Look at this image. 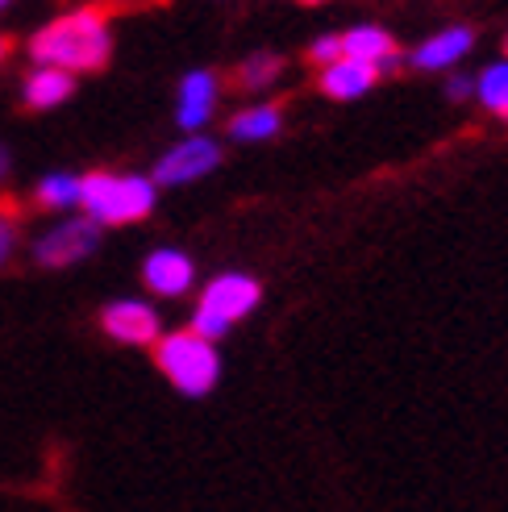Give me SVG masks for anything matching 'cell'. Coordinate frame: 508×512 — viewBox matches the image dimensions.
Segmentation results:
<instances>
[{"mask_svg":"<svg viewBox=\"0 0 508 512\" xmlns=\"http://www.w3.org/2000/svg\"><path fill=\"white\" fill-rule=\"evenodd\" d=\"M309 59H313L317 67L338 63V59H342V34H325V38H317V42L309 46Z\"/></svg>","mask_w":508,"mask_h":512,"instance_id":"18","label":"cell"},{"mask_svg":"<svg viewBox=\"0 0 508 512\" xmlns=\"http://www.w3.org/2000/svg\"><path fill=\"white\" fill-rule=\"evenodd\" d=\"M155 363L159 371L171 379L175 392L184 396H205L213 392V383L221 375V358L217 346L209 338L192 334V329H180V334H167L155 342Z\"/></svg>","mask_w":508,"mask_h":512,"instance_id":"3","label":"cell"},{"mask_svg":"<svg viewBox=\"0 0 508 512\" xmlns=\"http://www.w3.org/2000/svg\"><path fill=\"white\" fill-rule=\"evenodd\" d=\"M504 50H508V38H504Z\"/></svg>","mask_w":508,"mask_h":512,"instance_id":"25","label":"cell"},{"mask_svg":"<svg viewBox=\"0 0 508 512\" xmlns=\"http://www.w3.org/2000/svg\"><path fill=\"white\" fill-rule=\"evenodd\" d=\"M259 296H263V288L254 284L250 275H238V271L217 275L213 284L200 292V304H196L188 329L200 334V338L217 342V338L230 334L234 321H242V317H250L254 309H259Z\"/></svg>","mask_w":508,"mask_h":512,"instance_id":"4","label":"cell"},{"mask_svg":"<svg viewBox=\"0 0 508 512\" xmlns=\"http://www.w3.org/2000/svg\"><path fill=\"white\" fill-rule=\"evenodd\" d=\"M100 329L121 346H155L163 338L159 313L142 300H113L109 309L100 313Z\"/></svg>","mask_w":508,"mask_h":512,"instance_id":"7","label":"cell"},{"mask_svg":"<svg viewBox=\"0 0 508 512\" xmlns=\"http://www.w3.org/2000/svg\"><path fill=\"white\" fill-rule=\"evenodd\" d=\"M13 250H17V221L0 213V267L13 259Z\"/></svg>","mask_w":508,"mask_h":512,"instance_id":"19","label":"cell"},{"mask_svg":"<svg viewBox=\"0 0 508 512\" xmlns=\"http://www.w3.org/2000/svg\"><path fill=\"white\" fill-rule=\"evenodd\" d=\"M5 5H9V0H0V9H5Z\"/></svg>","mask_w":508,"mask_h":512,"instance_id":"24","label":"cell"},{"mask_svg":"<svg viewBox=\"0 0 508 512\" xmlns=\"http://www.w3.org/2000/svg\"><path fill=\"white\" fill-rule=\"evenodd\" d=\"M342 59L371 63L379 75H388L400 67V50H396L392 34L379 30V25H354V30L342 34Z\"/></svg>","mask_w":508,"mask_h":512,"instance_id":"8","label":"cell"},{"mask_svg":"<svg viewBox=\"0 0 508 512\" xmlns=\"http://www.w3.org/2000/svg\"><path fill=\"white\" fill-rule=\"evenodd\" d=\"M471 42H475V34L467 30V25H450V30L434 34L429 42H421V46L413 50V67H421V71L454 67V63H459L467 50H471Z\"/></svg>","mask_w":508,"mask_h":512,"instance_id":"11","label":"cell"},{"mask_svg":"<svg viewBox=\"0 0 508 512\" xmlns=\"http://www.w3.org/2000/svg\"><path fill=\"white\" fill-rule=\"evenodd\" d=\"M300 5H321V0H300Z\"/></svg>","mask_w":508,"mask_h":512,"instance_id":"23","label":"cell"},{"mask_svg":"<svg viewBox=\"0 0 508 512\" xmlns=\"http://www.w3.org/2000/svg\"><path fill=\"white\" fill-rule=\"evenodd\" d=\"M30 55H34L38 67H59L67 75L100 71L113 55L109 21L100 9H80V13L55 17L30 38Z\"/></svg>","mask_w":508,"mask_h":512,"instance_id":"1","label":"cell"},{"mask_svg":"<svg viewBox=\"0 0 508 512\" xmlns=\"http://www.w3.org/2000/svg\"><path fill=\"white\" fill-rule=\"evenodd\" d=\"M96 246H100V225L92 217H67L38 238L34 259L42 267H71V263L88 259Z\"/></svg>","mask_w":508,"mask_h":512,"instance_id":"5","label":"cell"},{"mask_svg":"<svg viewBox=\"0 0 508 512\" xmlns=\"http://www.w3.org/2000/svg\"><path fill=\"white\" fill-rule=\"evenodd\" d=\"M142 279L155 296H184L192 288V279H196V267L180 250H155L142 263Z\"/></svg>","mask_w":508,"mask_h":512,"instance_id":"9","label":"cell"},{"mask_svg":"<svg viewBox=\"0 0 508 512\" xmlns=\"http://www.w3.org/2000/svg\"><path fill=\"white\" fill-rule=\"evenodd\" d=\"M0 63H5V38H0Z\"/></svg>","mask_w":508,"mask_h":512,"instance_id":"22","label":"cell"},{"mask_svg":"<svg viewBox=\"0 0 508 512\" xmlns=\"http://www.w3.org/2000/svg\"><path fill=\"white\" fill-rule=\"evenodd\" d=\"M80 184H84L80 175L55 171V175H46L42 184H38L34 200L42 204V209H75V204H80Z\"/></svg>","mask_w":508,"mask_h":512,"instance_id":"15","label":"cell"},{"mask_svg":"<svg viewBox=\"0 0 508 512\" xmlns=\"http://www.w3.org/2000/svg\"><path fill=\"white\" fill-rule=\"evenodd\" d=\"M213 105H217V75L213 71H188L184 84H180V117L184 130H200L209 117H213Z\"/></svg>","mask_w":508,"mask_h":512,"instance_id":"10","label":"cell"},{"mask_svg":"<svg viewBox=\"0 0 508 512\" xmlns=\"http://www.w3.org/2000/svg\"><path fill=\"white\" fill-rule=\"evenodd\" d=\"M217 163H221V146H217L213 138L192 134L188 142H175L167 155L155 163V184H167V188H175V184H192V179L209 175Z\"/></svg>","mask_w":508,"mask_h":512,"instance_id":"6","label":"cell"},{"mask_svg":"<svg viewBox=\"0 0 508 512\" xmlns=\"http://www.w3.org/2000/svg\"><path fill=\"white\" fill-rule=\"evenodd\" d=\"M279 125H284V117H279L275 105H254V109H242L230 121V138H238V142H263V138L279 134Z\"/></svg>","mask_w":508,"mask_h":512,"instance_id":"14","label":"cell"},{"mask_svg":"<svg viewBox=\"0 0 508 512\" xmlns=\"http://www.w3.org/2000/svg\"><path fill=\"white\" fill-rule=\"evenodd\" d=\"M75 92V75L59 71V67H38L30 80H25V105L30 109H55Z\"/></svg>","mask_w":508,"mask_h":512,"instance_id":"13","label":"cell"},{"mask_svg":"<svg viewBox=\"0 0 508 512\" xmlns=\"http://www.w3.org/2000/svg\"><path fill=\"white\" fill-rule=\"evenodd\" d=\"M159 184L146 175H113V171H92L80 184V209L96 225H134L150 217L155 209Z\"/></svg>","mask_w":508,"mask_h":512,"instance_id":"2","label":"cell"},{"mask_svg":"<svg viewBox=\"0 0 508 512\" xmlns=\"http://www.w3.org/2000/svg\"><path fill=\"white\" fill-rule=\"evenodd\" d=\"M5 175H9V150L0 146V184H5Z\"/></svg>","mask_w":508,"mask_h":512,"instance_id":"21","label":"cell"},{"mask_svg":"<svg viewBox=\"0 0 508 512\" xmlns=\"http://www.w3.org/2000/svg\"><path fill=\"white\" fill-rule=\"evenodd\" d=\"M446 92H450L454 100H463V96H471V92H475V84H471V80H450V88H446Z\"/></svg>","mask_w":508,"mask_h":512,"instance_id":"20","label":"cell"},{"mask_svg":"<svg viewBox=\"0 0 508 512\" xmlns=\"http://www.w3.org/2000/svg\"><path fill=\"white\" fill-rule=\"evenodd\" d=\"M375 80H379V71H375L371 63H359V59H338V63L321 67V92L334 96V100L363 96Z\"/></svg>","mask_w":508,"mask_h":512,"instance_id":"12","label":"cell"},{"mask_svg":"<svg viewBox=\"0 0 508 512\" xmlns=\"http://www.w3.org/2000/svg\"><path fill=\"white\" fill-rule=\"evenodd\" d=\"M475 92H479V100H484L496 117H508V63L488 67L484 75H479Z\"/></svg>","mask_w":508,"mask_h":512,"instance_id":"16","label":"cell"},{"mask_svg":"<svg viewBox=\"0 0 508 512\" xmlns=\"http://www.w3.org/2000/svg\"><path fill=\"white\" fill-rule=\"evenodd\" d=\"M279 67H284V63H279L275 55H250L238 71H234V84L238 88H267L271 80H275V75H279Z\"/></svg>","mask_w":508,"mask_h":512,"instance_id":"17","label":"cell"}]
</instances>
